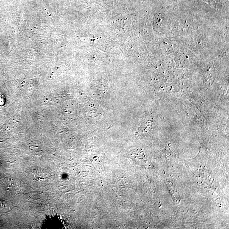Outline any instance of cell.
<instances>
[{
	"label": "cell",
	"instance_id": "cell-1",
	"mask_svg": "<svg viewBox=\"0 0 229 229\" xmlns=\"http://www.w3.org/2000/svg\"><path fill=\"white\" fill-rule=\"evenodd\" d=\"M33 172L36 180H44L47 178L46 172L42 168H37L34 170Z\"/></svg>",
	"mask_w": 229,
	"mask_h": 229
}]
</instances>
